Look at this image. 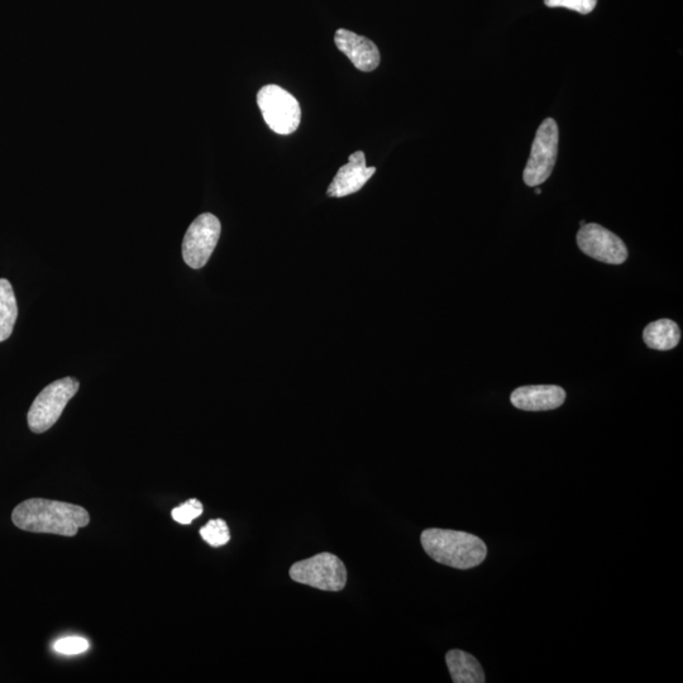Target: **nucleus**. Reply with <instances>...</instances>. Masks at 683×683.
<instances>
[{
	"instance_id": "f257e3e1",
	"label": "nucleus",
	"mask_w": 683,
	"mask_h": 683,
	"mask_svg": "<svg viewBox=\"0 0 683 683\" xmlns=\"http://www.w3.org/2000/svg\"><path fill=\"white\" fill-rule=\"evenodd\" d=\"M12 522L17 528L32 533L74 537L90 523L87 510L79 505L46 499H30L16 506Z\"/></svg>"
},
{
	"instance_id": "f03ea898",
	"label": "nucleus",
	"mask_w": 683,
	"mask_h": 683,
	"mask_svg": "<svg viewBox=\"0 0 683 683\" xmlns=\"http://www.w3.org/2000/svg\"><path fill=\"white\" fill-rule=\"evenodd\" d=\"M423 549L441 565L470 570L480 566L487 556V547L479 537L448 529H427L420 537Z\"/></svg>"
},
{
	"instance_id": "7ed1b4c3",
	"label": "nucleus",
	"mask_w": 683,
	"mask_h": 683,
	"mask_svg": "<svg viewBox=\"0 0 683 683\" xmlns=\"http://www.w3.org/2000/svg\"><path fill=\"white\" fill-rule=\"evenodd\" d=\"M80 388L79 381L74 377H64L46 386L33 401L28 412V427L36 434L45 433L54 427L66 405L74 398Z\"/></svg>"
},
{
	"instance_id": "20e7f679",
	"label": "nucleus",
	"mask_w": 683,
	"mask_h": 683,
	"mask_svg": "<svg viewBox=\"0 0 683 683\" xmlns=\"http://www.w3.org/2000/svg\"><path fill=\"white\" fill-rule=\"evenodd\" d=\"M291 580L322 591H342L347 584V570L337 556L319 553L290 567Z\"/></svg>"
},
{
	"instance_id": "39448f33",
	"label": "nucleus",
	"mask_w": 683,
	"mask_h": 683,
	"mask_svg": "<svg viewBox=\"0 0 683 683\" xmlns=\"http://www.w3.org/2000/svg\"><path fill=\"white\" fill-rule=\"evenodd\" d=\"M262 116L267 126L277 135H291L302 121V108L298 100L277 85H266L257 94Z\"/></svg>"
},
{
	"instance_id": "423d86ee",
	"label": "nucleus",
	"mask_w": 683,
	"mask_h": 683,
	"mask_svg": "<svg viewBox=\"0 0 683 683\" xmlns=\"http://www.w3.org/2000/svg\"><path fill=\"white\" fill-rule=\"evenodd\" d=\"M558 136V126L552 118H547L538 128L523 174L524 183L528 186L542 185L552 175L558 155Z\"/></svg>"
},
{
	"instance_id": "0eeeda50",
	"label": "nucleus",
	"mask_w": 683,
	"mask_h": 683,
	"mask_svg": "<svg viewBox=\"0 0 683 683\" xmlns=\"http://www.w3.org/2000/svg\"><path fill=\"white\" fill-rule=\"evenodd\" d=\"M221 222L216 216L204 213L190 224L183 242L185 264L191 269H203L221 237Z\"/></svg>"
},
{
	"instance_id": "6e6552de",
	"label": "nucleus",
	"mask_w": 683,
	"mask_h": 683,
	"mask_svg": "<svg viewBox=\"0 0 683 683\" xmlns=\"http://www.w3.org/2000/svg\"><path fill=\"white\" fill-rule=\"evenodd\" d=\"M576 240L585 255L604 264L622 265L628 259L625 243L599 224H585L577 233Z\"/></svg>"
},
{
	"instance_id": "1a4fd4ad",
	"label": "nucleus",
	"mask_w": 683,
	"mask_h": 683,
	"mask_svg": "<svg viewBox=\"0 0 683 683\" xmlns=\"http://www.w3.org/2000/svg\"><path fill=\"white\" fill-rule=\"evenodd\" d=\"M376 173V167L366 165L364 151H357L350 156V161L338 170L329 185L327 194L332 198H343L355 194L364 188L367 181Z\"/></svg>"
},
{
	"instance_id": "9d476101",
	"label": "nucleus",
	"mask_w": 683,
	"mask_h": 683,
	"mask_svg": "<svg viewBox=\"0 0 683 683\" xmlns=\"http://www.w3.org/2000/svg\"><path fill=\"white\" fill-rule=\"evenodd\" d=\"M566 400V391L556 385L523 386L511 393L515 408L525 412H548L560 408Z\"/></svg>"
},
{
	"instance_id": "9b49d317",
	"label": "nucleus",
	"mask_w": 683,
	"mask_h": 683,
	"mask_svg": "<svg viewBox=\"0 0 683 683\" xmlns=\"http://www.w3.org/2000/svg\"><path fill=\"white\" fill-rule=\"evenodd\" d=\"M334 42L337 49L351 60L356 69L370 73L379 66L380 51L369 38L341 28L334 35Z\"/></svg>"
},
{
	"instance_id": "f8f14e48",
	"label": "nucleus",
	"mask_w": 683,
	"mask_h": 683,
	"mask_svg": "<svg viewBox=\"0 0 683 683\" xmlns=\"http://www.w3.org/2000/svg\"><path fill=\"white\" fill-rule=\"evenodd\" d=\"M446 662L452 681L455 683H484V670L480 662L470 653L453 649L447 653Z\"/></svg>"
},
{
	"instance_id": "ddd939ff",
	"label": "nucleus",
	"mask_w": 683,
	"mask_h": 683,
	"mask_svg": "<svg viewBox=\"0 0 683 683\" xmlns=\"http://www.w3.org/2000/svg\"><path fill=\"white\" fill-rule=\"evenodd\" d=\"M644 343L652 350L671 351L681 341V331L671 319H659L648 324L643 332Z\"/></svg>"
},
{
	"instance_id": "4468645a",
	"label": "nucleus",
	"mask_w": 683,
	"mask_h": 683,
	"mask_svg": "<svg viewBox=\"0 0 683 683\" xmlns=\"http://www.w3.org/2000/svg\"><path fill=\"white\" fill-rule=\"evenodd\" d=\"M17 317V300L12 285L8 280L0 279V342L12 336Z\"/></svg>"
},
{
	"instance_id": "2eb2a0df",
	"label": "nucleus",
	"mask_w": 683,
	"mask_h": 683,
	"mask_svg": "<svg viewBox=\"0 0 683 683\" xmlns=\"http://www.w3.org/2000/svg\"><path fill=\"white\" fill-rule=\"evenodd\" d=\"M200 536L212 547H222L231 541L228 525L223 519L210 520L200 529Z\"/></svg>"
},
{
	"instance_id": "dca6fc26",
	"label": "nucleus",
	"mask_w": 683,
	"mask_h": 683,
	"mask_svg": "<svg viewBox=\"0 0 683 683\" xmlns=\"http://www.w3.org/2000/svg\"><path fill=\"white\" fill-rule=\"evenodd\" d=\"M203 504L197 499H190L186 501L183 505L178 506L173 510V519L183 525H189L193 523L194 519L200 517L203 514Z\"/></svg>"
},
{
	"instance_id": "f3484780",
	"label": "nucleus",
	"mask_w": 683,
	"mask_h": 683,
	"mask_svg": "<svg viewBox=\"0 0 683 683\" xmlns=\"http://www.w3.org/2000/svg\"><path fill=\"white\" fill-rule=\"evenodd\" d=\"M89 642L81 637H66L57 640L54 649L57 653L65 654V656H75L87 652Z\"/></svg>"
},
{
	"instance_id": "a211bd4d",
	"label": "nucleus",
	"mask_w": 683,
	"mask_h": 683,
	"mask_svg": "<svg viewBox=\"0 0 683 683\" xmlns=\"http://www.w3.org/2000/svg\"><path fill=\"white\" fill-rule=\"evenodd\" d=\"M549 8H567L581 14H589L594 11L597 0H544Z\"/></svg>"
},
{
	"instance_id": "6ab92c4d",
	"label": "nucleus",
	"mask_w": 683,
	"mask_h": 683,
	"mask_svg": "<svg viewBox=\"0 0 683 683\" xmlns=\"http://www.w3.org/2000/svg\"><path fill=\"white\" fill-rule=\"evenodd\" d=\"M542 190L541 189H536V194H541Z\"/></svg>"
}]
</instances>
